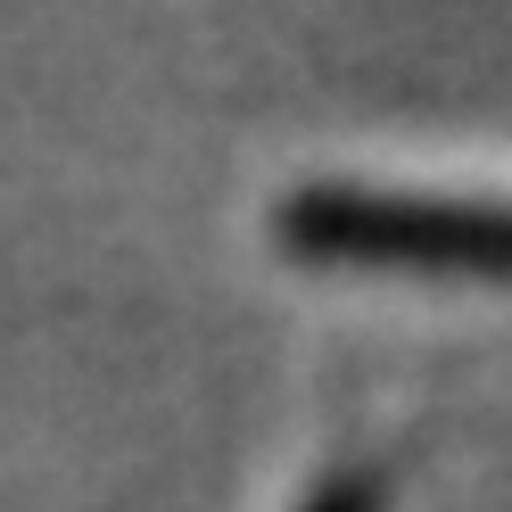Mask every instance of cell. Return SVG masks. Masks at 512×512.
<instances>
[{"mask_svg": "<svg viewBox=\"0 0 512 512\" xmlns=\"http://www.w3.org/2000/svg\"><path fill=\"white\" fill-rule=\"evenodd\" d=\"M323 232L364 248V256H397V265H430V273H463V281H512V190L339 199V207H323Z\"/></svg>", "mask_w": 512, "mask_h": 512, "instance_id": "1", "label": "cell"}]
</instances>
